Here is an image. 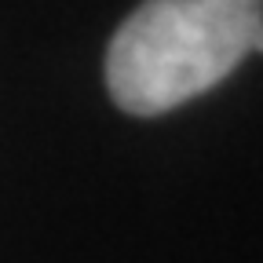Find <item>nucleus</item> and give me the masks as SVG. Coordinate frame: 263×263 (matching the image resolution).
<instances>
[{
	"mask_svg": "<svg viewBox=\"0 0 263 263\" xmlns=\"http://www.w3.org/2000/svg\"><path fill=\"white\" fill-rule=\"evenodd\" d=\"M263 0H143L106 51V84L128 114L154 117L216 88L252 51Z\"/></svg>",
	"mask_w": 263,
	"mask_h": 263,
	"instance_id": "nucleus-1",
	"label": "nucleus"
},
{
	"mask_svg": "<svg viewBox=\"0 0 263 263\" xmlns=\"http://www.w3.org/2000/svg\"><path fill=\"white\" fill-rule=\"evenodd\" d=\"M252 51H259V55H263V26L256 29V37H252Z\"/></svg>",
	"mask_w": 263,
	"mask_h": 263,
	"instance_id": "nucleus-2",
	"label": "nucleus"
}]
</instances>
